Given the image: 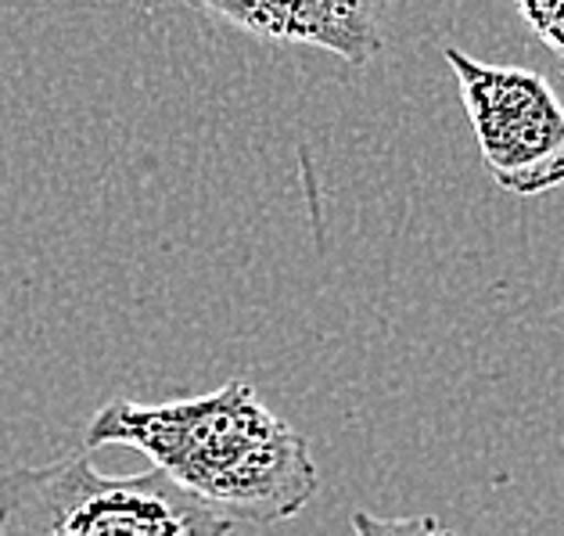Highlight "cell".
I'll list each match as a JSON object with an SVG mask.
<instances>
[{"mask_svg": "<svg viewBox=\"0 0 564 536\" xmlns=\"http://www.w3.org/2000/svg\"><path fill=\"white\" fill-rule=\"evenodd\" d=\"M84 447L141 450L176 486L252 526L302 515L321 490L310 443L245 378L184 400H112L90 418Z\"/></svg>", "mask_w": 564, "mask_h": 536, "instance_id": "6da1fadb", "label": "cell"}, {"mask_svg": "<svg viewBox=\"0 0 564 536\" xmlns=\"http://www.w3.org/2000/svg\"><path fill=\"white\" fill-rule=\"evenodd\" d=\"M234 518L148 469L108 475L84 450L0 475V536H230Z\"/></svg>", "mask_w": 564, "mask_h": 536, "instance_id": "7a4b0ae2", "label": "cell"}, {"mask_svg": "<svg viewBox=\"0 0 564 536\" xmlns=\"http://www.w3.org/2000/svg\"><path fill=\"white\" fill-rule=\"evenodd\" d=\"M486 173L507 195H546L564 184V105L535 68L478 62L446 47Z\"/></svg>", "mask_w": 564, "mask_h": 536, "instance_id": "3957f363", "label": "cell"}, {"mask_svg": "<svg viewBox=\"0 0 564 536\" xmlns=\"http://www.w3.org/2000/svg\"><path fill=\"white\" fill-rule=\"evenodd\" d=\"M273 44L332 51L349 65H367L381 51L389 0H184Z\"/></svg>", "mask_w": 564, "mask_h": 536, "instance_id": "277c9868", "label": "cell"}, {"mask_svg": "<svg viewBox=\"0 0 564 536\" xmlns=\"http://www.w3.org/2000/svg\"><path fill=\"white\" fill-rule=\"evenodd\" d=\"M529 33L554 54L564 73V0H514Z\"/></svg>", "mask_w": 564, "mask_h": 536, "instance_id": "5b68a950", "label": "cell"}, {"mask_svg": "<svg viewBox=\"0 0 564 536\" xmlns=\"http://www.w3.org/2000/svg\"><path fill=\"white\" fill-rule=\"evenodd\" d=\"M352 533L356 536H457L432 515L384 518L375 512H352Z\"/></svg>", "mask_w": 564, "mask_h": 536, "instance_id": "8992f818", "label": "cell"}]
</instances>
